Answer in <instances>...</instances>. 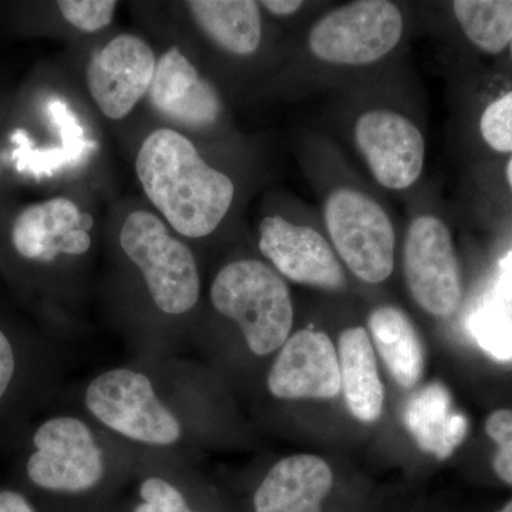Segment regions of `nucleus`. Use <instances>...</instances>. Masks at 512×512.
<instances>
[{
  "label": "nucleus",
  "mask_w": 512,
  "mask_h": 512,
  "mask_svg": "<svg viewBox=\"0 0 512 512\" xmlns=\"http://www.w3.org/2000/svg\"><path fill=\"white\" fill-rule=\"evenodd\" d=\"M468 329L480 348L494 359H512V312L500 305H485L470 320Z\"/></svg>",
  "instance_id": "nucleus-22"
},
{
  "label": "nucleus",
  "mask_w": 512,
  "mask_h": 512,
  "mask_svg": "<svg viewBox=\"0 0 512 512\" xmlns=\"http://www.w3.org/2000/svg\"><path fill=\"white\" fill-rule=\"evenodd\" d=\"M136 171L148 200L181 237L211 235L234 201L231 178L212 168L184 134L171 128H158L144 140Z\"/></svg>",
  "instance_id": "nucleus-4"
},
{
  "label": "nucleus",
  "mask_w": 512,
  "mask_h": 512,
  "mask_svg": "<svg viewBox=\"0 0 512 512\" xmlns=\"http://www.w3.org/2000/svg\"><path fill=\"white\" fill-rule=\"evenodd\" d=\"M500 279H498V292L505 299H512V252L501 261Z\"/></svg>",
  "instance_id": "nucleus-29"
},
{
  "label": "nucleus",
  "mask_w": 512,
  "mask_h": 512,
  "mask_svg": "<svg viewBox=\"0 0 512 512\" xmlns=\"http://www.w3.org/2000/svg\"><path fill=\"white\" fill-rule=\"evenodd\" d=\"M404 424L426 453L446 460L463 443L468 421L454 410L450 393L439 383L414 394L404 409Z\"/></svg>",
  "instance_id": "nucleus-18"
},
{
  "label": "nucleus",
  "mask_w": 512,
  "mask_h": 512,
  "mask_svg": "<svg viewBox=\"0 0 512 512\" xmlns=\"http://www.w3.org/2000/svg\"><path fill=\"white\" fill-rule=\"evenodd\" d=\"M488 437L497 444L493 468L503 483L512 485V412L501 409L491 413L485 421Z\"/></svg>",
  "instance_id": "nucleus-25"
},
{
  "label": "nucleus",
  "mask_w": 512,
  "mask_h": 512,
  "mask_svg": "<svg viewBox=\"0 0 512 512\" xmlns=\"http://www.w3.org/2000/svg\"><path fill=\"white\" fill-rule=\"evenodd\" d=\"M265 389L282 403L338 397L339 355L329 336L312 329L292 333L266 372Z\"/></svg>",
  "instance_id": "nucleus-10"
},
{
  "label": "nucleus",
  "mask_w": 512,
  "mask_h": 512,
  "mask_svg": "<svg viewBox=\"0 0 512 512\" xmlns=\"http://www.w3.org/2000/svg\"><path fill=\"white\" fill-rule=\"evenodd\" d=\"M332 488V468L325 460L295 454L266 471L249 497L248 512H325Z\"/></svg>",
  "instance_id": "nucleus-16"
},
{
  "label": "nucleus",
  "mask_w": 512,
  "mask_h": 512,
  "mask_svg": "<svg viewBox=\"0 0 512 512\" xmlns=\"http://www.w3.org/2000/svg\"><path fill=\"white\" fill-rule=\"evenodd\" d=\"M20 372L19 349L8 333L0 328V406L12 392Z\"/></svg>",
  "instance_id": "nucleus-26"
},
{
  "label": "nucleus",
  "mask_w": 512,
  "mask_h": 512,
  "mask_svg": "<svg viewBox=\"0 0 512 512\" xmlns=\"http://www.w3.org/2000/svg\"><path fill=\"white\" fill-rule=\"evenodd\" d=\"M403 18L386 0H360L323 16L309 33V47L323 62L365 66L399 45Z\"/></svg>",
  "instance_id": "nucleus-7"
},
{
  "label": "nucleus",
  "mask_w": 512,
  "mask_h": 512,
  "mask_svg": "<svg viewBox=\"0 0 512 512\" xmlns=\"http://www.w3.org/2000/svg\"><path fill=\"white\" fill-rule=\"evenodd\" d=\"M507 180H508V183H510L511 188H512V158L510 160V163H508V165H507Z\"/></svg>",
  "instance_id": "nucleus-31"
},
{
  "label": "nucleus",
  "mask_w": 512,
  "mask_h": 512,
  "mask_svg": "<svg viewBox=\"0 0 512 512\" xmlns=\"http://www.w3.org/2000/svg\"><path fill=\"white\" fill-rule=\"evenodd\" d=\"M454 15L468 39L490 55L512 40V0H457Z\"/></svg>",
  "instance_id": "nucleus-21"
},
{
  "label": "nucleus",
  "mask_w": 512,
  "mask_h": 512,
  "mask_svg": "<svg viewBox=\"0 0 512 512\" xmlns=\"http://www.w3.org/2000/svg\"><path fill=\"white\" fill-rule=\"evenodd\" d=\"M126 490L123 512H231L194 461L174 454L136 450Z\"/></svg>",
  "instance_id": "nucleus-8"
},
{
  "label": "nucleus",
  "mask_w": 512,
  "mask_h": 512,
  "mask_svg": "<svg viewBox=\"0 0 512 512\" xmlns=\"http://www.w3.org/2000/svg\"><path fill=\"white\" fill-rule=\"evenodd\" d=\"M89 512H123L121 510L120 500L116 501V503L106 505V507L99 508V510L89 511Z\"/></svg>",
  "instance_id": "nucleus-30"
},
{
  "label": "nucleus",
  "mask_w": 512,
  "mask_h": 512,
  "mask_svg": "<svg viewBox=\"0 0 512 512\" xmlns=\"http://www.w3.org/2000/svg\"><path fill=\"white\" fill-rule=\"evenodd\" d=\"M156 66V53L146 40L134 35L116 36L87 64L90 96L104 116L124 119L148 94Z\"/></svg>",
  "instance_id": "nucleus-11"
},
{
  "label": "nucleus",
  "mask_w": 512,
  "mask_h": 512,
  "mask_svg": "<svg viewBox=\"0 0 512 512\" xmlns=\"http://www.w3.org/2000/svg\"><path fill=\"white\" fill-rule=\"evenodd\" d=\"M404 276L424 311L448 318L461 302V279L453 238L439 218L421 215L404 241Z\"/></svg>",
  "instance_id": "nucleus-9"
},
{
  "label": "nucleus",
  "mask_w": 512,
  "mask_h": 512,
  "mask_svg": "<svg viewBox=\"0 0 512 512\" xmlns=\"http://www.w3.org/2000/svg\"><path fill=\"white\" fill-rule=\"evenodd\" d=\"M0 512H39L29 497L16 490H0Z\"/></svg>",
  "instance_id": "nucleus-27"
},
{
  "label": "nucleus",
  "mask_w": 512,
  "mask_h": 512,
  "mask_svg": "<svg viewBox=\"0 0 512 512\" xmlns=\"http://www.w3.org/2000/svg\"><path fill=\"white\" fill-rule=\"evenodd\" d=\"M340 382L349 412L363 423L382 416L384 387L375 349L365 328H349L339 338Z\"/></svg>",
  "instance_id": "nucleus-17"
},
{
  "label": "nucleus",
  "mask_w": 512,
  "mask_h": 512,
  "mask_svg": "<svg viewBox=\"0 0 512 512\" xmlns=\"http://www.w3.org/2000/svg\"><path fill=\"white\" fill-rule=\"evenodd\" d=\"M261 6L272 15L291 16L302 8L303 2H299V0H264L261 2Z\"/></svg>",
  "instance_id": "nucleus-28"
},
{
  "label": "nucleus",
  "mask_w": 512,
  "mask_h": 512,
  "mask_svg": "<svg viewBox=\"0 0 512 512\" xmlns=\"http://www.w3.org/2000/svg\"><path fill=\"white\" fill-rule=\"evenodd\" d=\"M355 137L377 183L406 190L419 180L426 147L412 120L389 110L366 111L357 120Z\"/></svg>",
  "instance_id": "nucleus-13"
},
{
  "label": "nucleus",
  "mask_w": 512,
  "mask_h": 512,
  "mask_svg": "<svg viewBox=\"0 0 512 512\" xmlns=\"http://www.w3.org/2000/svg\"><path fill=\"white\" fill-rule=\"evenodd\" d=\"M325 222L346 266L367 284H380L393 274L396 234L379 202L350 188L329 195Z\"/></svg>",
  "instance_id": "nucleus-6"
},
{
  "label": "nucleus",
  "mask_w": 512,
  "mask_h": 512,
  "mask_svg": "<svg viewBox=\"0 0 512 512\" xmlns=\"http://www.w3.org/2000/svg\"><path fill=\"white\" fill-rule=\"evenodd\" d=\"M258 245L282 278L325 289H340L345 285V272L339 259L316 229L271 215L259 224Z\"/></svg>",
  "instance_id": "nucleus-14"
},
{
  "label": "nucleus",
  "mask_w": 512,
  "mask_h": 512,
  "mask_svg": "<svg viewBox=\"0 0 512 512\" xmlns=\"http://www.w3.org/2000/svg\"><path fill=\"white\" fill-rule=\"evenodd\" d=\"M119 247L133 285L123 333L134 356L181 355L194 345L202 299L197 256L150 211L128 215Z\"/></svg>",
  "instance_id": "nucleus-2"
},
{
  "label": "nucleus",
  "mask_w": 512,
  "mask_h": 512,
  "mask_svg": "<svg viewBox=\"0 0 512 512\" xmlns=\"http://www.w3.org/2000/svg\"><path fill=\"white\" fill-rule=\"evenodd\" d=\"M208 302L214 318L238 333L252 362L275 356L292 335L295 312L285 279L259 259L228 262L212 279Z\"/></svg>",
  "instance_id": "nucleus-5"
},
{
  "label": "nucleus",
  "mask_w": 512,
  "mask_h": 512,
  "mask_svg": "<svg viewBox=\"0 0 512 512\" xmlns=\"http://www.w3.org/2000/svg\"><path fill=\"white\" fill-rule=\"evenodd\" d=\"M148 99L165 119L188 128L211 127L222 111L217 89L175 47L157 60Z\"/></svg>",
  "instance_id": "nucleus-15"
},
{
  "label": "nucleus",
  "mask_w": 512,
  "mask_h": 512,
  "mask_svg": "<svg viewBox=\"0 0 512 512\" xmlns=\"http://www.w3.org/2000/svg\"><path fill=\"white\" fill-rule=\"evenodd\" d=\"M74 409L134 450L192 461L221 433L217 380L183 355L134 356L100 370L77 387Z\"/></svg>",
  "instance_id": "nucleus-1"
},
{
  "label": "nucleus",
  "mask_w": 512,
  "mask_h": 512,
  "mask_svg": "<svg viewBox=\"0 0 512 512\" xmlns=\"http://www.w3.org/2000/svg\"><path fill=\"white\" fill-rule=\"evenodd\" d=\"M134 463L133 447L74 409L36 427L23 471L53 512H89L119 501Z\"/></svg>",
  "instance_id": "nucleus-3"
},
{
  "label": "nucleus",
  "mask_w": 512,
  "mask_h": 512,
  "mask_svg": "<svg viewBox=\"0 0 512 512\" xmlns=\"http://www.w3.org/2000/svg\"><path fill=\"white\" fill-rule=\"evenodd\" d=\"M192 19L202 32L232 55H254L261 45L262 20L252 0H192Z\"/></svg>",
  "instance_id": "nucleus-19"
},
{
  "label": "nucleus",
  "mask_w": 512,
  "mask_h": 512,
  "mask_svg": "<svg viewBox=\"0 0 512 512\" xmlns=\"http://www.w3.org/2000/svg\"><path fill=\"white\" fill-rule=\"evenodd\" d=\"M498 512H512V500L508 501V503L505 504Z\"/></svg>",
  "instance_id": "nucleus-32"
},
{
  "label": "nucleus",
  "mask_w": 512,
  "mask_h": 512,
  "mask_svg": "<svg viewBox=\"0 0 512 512\" xmlns=\"http://www.w3.org/2000/svg\"><path fill=\"white\" fill-rule=\"evenodd\" d=\"M93 218L69 198L57 197L25 208L12 225L13 248L26 261L55 265L82 259L92 249Z\"/></svg>",
  "instance_id": "nucleus-12"
},
{
  "label": "nucleus",
  "mask_w": 512,
  "mask_h": 512,
  "mask_svg": "<svg viewBox=\"0 0 512 512\" xmlns=\"http://www.w3.org/2000/svg\"><path fill=\"white\" fill-rule=\"evenodd\" d=\"M367 325L390 375L403 389H413L423 376L424 356L417 330L406 313L382 306L370 313Z\"/></svg>",
  "instance_id": "nucleus-20"
},
{
  "label": "nucleus",
  "mask_w": 512,
  "mask_h": 512,
  "mask_svg": "<svg viewBox=\"0 0 512 512\" xmlns=\"http://www.w3.org/2000/svg\"><path fill=\"white\" fill-rule=\"evenodd\" d=\"M57 8L70 25L86 33L106 29L113 22L117 2L114 0H60Z\"/></svg>",
  "instance_id": "nucleus-23"
},
{
  "label": "nucleus",
  "mask_w": 512,
  "mask_h": 512,
  "mask_svg": "<svg viewBox=\"0 0 512 512\" xmlns=\"http://www.w3.org/2000/svg\"><path fill=\"white\" fill-rule=\"evenodd\" d=\"M485 143L500 153H512V92L493 101L480 120Z\"/></svg>",
  "instance_id": "nucleus-24"
},
{
  "label": "nucleus",
  "mask_w": 512,
  "mask_h": 512,
  "mask_svg": "<svg viewBox=\"0 0 512 512\" xmlns=\"http://www.w3.org/2000/svg\"><path fill=\"white\" fill-rule=\"evenodd\" d=\"M510 49H511V56H512V40H511V43H510Z\"/></svg>",
  "instance_id": "nucleus-33"
}]
</instances>
